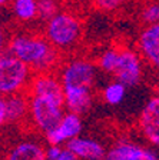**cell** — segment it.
Instances as JSON below:
<instances>
[{
	"label": "cell",
	"mask_w": 159,
	"mask_h": 160,
	"mask_svg": "<svg viewBox=\"0 0 159 160\" xmlns=\"http://www.w3.org/2000/svg\"><path fill=\"white\" fill-rule=\"evenodd\" d=\"M62 146H55V144H49L47 147H45V156L46 160H56V157L60 154Z\"/></svg>",
	"instance_id": "obj_22"
},
{
	"label": "cell",
	"mask_w": 159,
	"mask_h": 160,
	"mask_svg": "<svg viewBox=\"0 0 159 160\" xmlns=\"http://www.w3.org/2000/svg\"><path fill=\"white\" fill-rule=\"evenodd\" d=\"M27 99H29L27 119L34 126V129H37L43 134L47 133L49 130L55 129L66 112L63 104L57 103L52 99H47V97L27 94Z\"/></svg>",
	"instance_id": "obj_4"
},
{
	"label": "cell",
	"mask_w": 159,
	"mask_h": 160,
	"mask_svg": "<svg viewBox=\"0 0 159 160\" xmlns=\"http://www.w3.org/2000/svg\"><path fill=\"white\" fill-rule=\"evenodd\" d=\"M56 160H77V159H76V156H75V154H73L72 152L67 149V147H65V149L62 147L60 154L56 157Z\"/></svg>",
	"instance_id": "obj_23"
},
{
	"label": "cell",
	"mask_w": 159,
	"mask_h": 160,
	"mask_svg": "<svg viewBox=\"0 0 159 160\" xmlns=\"http://www.w3.org/2000/svg\"><path fill=\"white\" fill-rule=\"evenodd\" d=\"M60 10L59 0H37V19L49 20Z\"/></svg>",
	"instance_id": "obj_19"
},
{
	"label": "cell",
	"mask_w": 159,
	"mask_h": 160,
	"mask_svg": "<svg viewBox=\"0 0 159 160\" xmlns=\"http://www.w3.org/2000/svg\"><path fill=\"white\" fill-rule=\"evenodd\" d=\"M26 93L30 96L47 97L63 104V84L55 72L34 73L27 86Z\"/></svg>",
	"instance_id": "obj_7"
},
{
	"label": "cell",
	"mask_w": 159,
	"mask_h": 160,
	"mask_svg": "<svg viewBox=\"0 0 159 160\" xmlns=\"http://www.w3.org/2000/svg\"><path fill=\"white\" fill-rule=\"evenodd\" d=\"M138 50L142 60L151 66L159 64V24H146L138 36Z\"/></svg>",
	"instance_id": "obj_10"
},
{
	"label": "cell",
	"mask_w": 159,
	"mask_h": 160,
	"mask_svg": "<svg viewBox=\"0 0 159 160\" xmlns=\"http://www.w3.org/2000/svg\"><path fill=\"white\" fill-rule=\"evenodd\" d=\"M126 0H93V4L100 10V12H115L120 9L125 4Z\"/></svg>",
	"instance_id": "obj_21"
},
{
	"label": "cell",
	"mask_w": 159,
	"mask_h": 160,
	"mask_svg": "<svg viewBox=\"0 0 159 160\" xmlns=\"http://www.w3.org/2000/svg\"><path fill=\"white\" fill-rule=\"evenodd\" d=\"M82 127H83V123H82V119H80V114L72 113V112H65L59 124L55 129L45 133V137H46L47 144L62 146L63 143L69 142L70 139H75V137L80 136Z\"/></svg>",
	"instance_id": "obj_8"
},
{
	"label": "cell",
	"mask_w": 159,
	"mask_h": 160,
	"mask_svg": "<svg viewBox=\"0 0 159 160\" xmlns=\"http://www.w3.org/2000/svg\"><path fill=\"white\" fill-rule=\"evenodd\" d=\"M7 42H9V37H7L6 30L0 26V53H3L7 49Z\"/></svg>",
	"instance_id": "obj_24"
},
{
	"label": "cell",
	"mask_w": 159,
	"mask_h": 160,
	"mask_svg": "<svg viewBox=\"0 0 159 160\" xmlns=\"http://www.w3.org/2000/svg\"><path fill=\"white\" fill-rule=\"evenodd\" d=\"M140 19L145 24H155L159 20V4L156 2H151L143 6L140 12Z\"/></svg>",
	"instance_id": "obj_20"
},
{
	"label": "cell",
	"mask_w": 159,
	"mask_h": 160,
	"mask_svg": "<svg viewBox=\"0 0 159 160\" xmlns=\"http://www.w3.org/2000/svg\"><path fill=\"white\" fill-rule=\"evenodd\" d=\"M126 96V87L119 82H110L102 90V100L109 106H118L123 102Z\"/></svg>",
	"instance_id": "obj_17"
},
{
	"label": "cell",
	"mask_w": 159,
	"mask_h": 160,
	"mask_svg": "<svg viewBox=\"0 0 159 160\" xmlns=\"http://www.w3.org/2000/svg\"><path fill=\"white\" fill-rule=\"evenodd\" d=\"M103 160H159L158 152L133 142H118L106 150Z\"/></svg>",
	"instance_id": "obj_9"
},
{
	"label": "cell",
	"mask_w": 159,
	"mask_h": 160,
	"mask_svg": "<svg viewBox=\"0 0 159 160\" xmlns=\"http://www.w3.org/2000/svg\"><path fill=\"white\" fill-rule=\"evenodd\" d=\"M7 52L23 62L33 73L53 72L60 66V52L39 33H16L7 42Z\"/></svg>",
	"instance_id": "obj_1"
},
{
	"label": "cell",
	"mask_w": 159,
	"mask_h": 160,
	"mask_svg": "<svg viewBox=\"0 0 159 160\" xmlns=\"http://www.w3.org/2000/svg\"><path fill=\"white\" fill-rule=\"evenodd\" d=\"M12 14L22 23H29L37 19V0H12Z\"/></svg>",
	"instance_id": "obj_16"
},
{
	"label": "cell",
	"mask_w": 159,
	"mask_h": 160,
	"mask_svg": "<svg viewBox=\"0 0 159 160\" xmlns=\"http://www.w3.org/2000/svg\"><path fill=\"white\" fill-rule=\"evenodd\" d=\"M10 2H12V0H0V7H4V6H7V4H10Z\"/></svg>",
	"instance_id": "obj_26"
},
{
	"label": "cell",
	"mask_w": 159,
	"mask_h": 160,
	"mask_svg": "<svg viewBox=\"0 0 159 160\" xmlns=\"http://www.w3.org/2000/svg\"><path fill=\"white\" fill-rule=\"evenodd\" d=\"M66 147L77 160H103L106 149L96 140L89 137H75L66 142Z\"/></svg>",
	"instance_id": "obj_13"
},
{
	"label": "cell",
	"mask_w": 159,
	"mask_h": 160,
	"mask_svg": "<svg viewBox=\"0 0 159 160\" xmlns=\"http://www.w3.org/2000/svg\"><path fill=\"white\" fill-rule=\"evenodd\" d=\"M6 123H23L29 116V99L26 92L4 97Z\"/></svg>",
	"instance_id": "obj_14"
},
{
	"label": "cell",
	"mask_w": 159,
	"mask_h": 160,
	"mask_svg": "<svg viewBox=\"0 0 159 160\" xmlns=\"http://www.w3.org/2000/svg\"><path fill=\"white\" fill-rule=\"evenodd\" d=\"M59 67L57 76L63 86H86L92 89L98 80V66L85 57L70 59Z\"/></svg>",
	"instance_id": "obj_6"
},
{
	"label": "cell",
	"mask_w": 159,
	"mask_h": 160,
	"mask_svg": "<svg viewBox=\"0 0 159 160\" xmlns=\"http://www.w3.org/2000/svg\"><path fill=\"white\" fill-rule=\"evenodd\" d=\"M116 60H118V47H109V49H105L98 56L96 66L103 73L112 74L116 64Z\"/></svg>",
	"instance_id": "obj_18"
},
{
	"label": "cell",
	"mask_w": 159,
	"mask_h": 160,
	"mask_svg": "<svg viewBox=\"0 0 159 160\" xmlns=\"http://www.w3.org/2000/svg\"><path fill=\"white\" fill-rule=\"evenodd\" d=\"M143 74V60L139 53L126 46L118 47V60L112 72L113 79L128 89L142 83Z\"/></svg>",
	"instance_id": "obj_5"
},
{
	"label": "cell",
	"mask_w": 159,
	"mask_h": 160,
	"mask_svg": "<svg viewBox=\"0 0 159 160\" xmlns=\"http://www.w3.org/2000/svg\"><path fill=\"white\" fill-rule=\"evenodd\" d=\"M33 70L10 54L7 50L0 53V94L10 96L16 93H24L30 80L33 77Z\"/></svg>",
	"instance_id": "obj_3"
},
{
	"label": "cell",
	"mask_w": 159,
	"mask_h": 160,
	"mask_svg": "<svg viewBox=\"0 0 159 160\" xmlns=\"http://www.w3.org/2000/svg\"><path fill=\"white\" fill-rule=\"evenodd\" d=\"M6 123V110H4V96L0 94V127Z\"/></svg>",
	"instance_id": "obj_25"
},
{
	"label": "cell",
	"mask_w": 159,
	"mask_h": 160,
	"mask_svg": "<svg viewBox=\"0 0 159 160\" xmlns=\"http://www.w3.org/2000/svg\"><path fill=\"white\" fill-rule=\"evenodd\" d=\"M139 129L153 146L159 144V99L152 96L145 104L139 117Z\"/></svg>",
	"instance_id": "obj_12"
},
{
	"label": "cell",
	"mask_w": 159,
	"mask_h": 160,
	"mask_svg": "<svg viewBox=\"0 0 159 160\" xmlns=\"http://www.w3.org/2000/svg\"><path fill=\"white\" fill-rule=\"evenodd\" d=\"M43 36L59 52L72 50L79 44L83 36L82 20L75 13L59 10L53 17L46 20Z\"/></svg>",
	"instance_id": "obj_2"
},
{
	"label": "cell",
	"mask_w": 159,
	"mask_h": 160,
	"mask_svg": "<svg viewBox=\"0 0 159 160\" xmlns=\"http://www.w3.org/2000/svg\"><path fill=\"white\" fill-rule=\"evenodd\" d=\"M93 93L86 86H63V106L66 112L83 114L92 107Z\"/></svg>",
	"instance_id": "obj_11"
},
{
	"label": "cell",
	"mask_w": 159,
	"mask_h": 160,
	"mask_svg": "<svg viewBox=\"0 0 159 160\" xmlns=\"http://www.w3.org/2000/svg\"><path fill=\"white\" fill-rule=\"evenodd\" d=\"M6 160H46L45 147L34 140H23L7 152Z\"/></svg>",
	"instance_id": "obj_15"
}]
</instances>
